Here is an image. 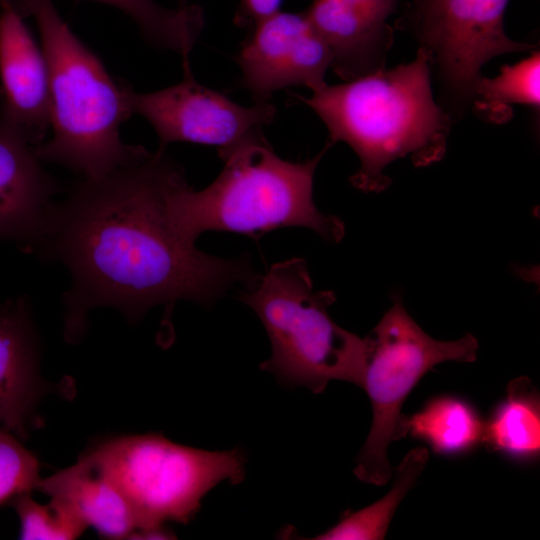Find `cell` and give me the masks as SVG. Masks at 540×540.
<instances>
[{"label":"cell","mask_w":540,"mask_h":540,"mask_svg":"<svg viewBox=\"0 0 540 540\" xmlns=\"http://www.w3.org/2000/svg\"><path fill=\"white\" fill-rule=\"evenodd\" d=\"M184 172L165 150L98 179L76 183L56 203L36 254L64 263L72 286L64 294L65 335L76 340L88 312L109 306L130 321L179 300L207 306L257 274L245 256L225 259L199 250L176 230L168 193Z\"/></svg>","instance_id":"cell-1"},{"label":"cell","mask_w":540,"mask_h":540,"mask_svg":"<svg viewBox=\"0 0 540 540\" xmlns=\"http://www.w3.org/2000/svg\"><path fill=\"white\" fill-rule=\"evenodd\" d=\"M429 66L420 48L410 63L297 96L324 123L330 144L344 142L358 156L360 167L350 178L357 189L384 190L390 183L385 169L399 158L427 166L443 157L450 118L434 100Z\"/></svg>","instance_id":"cell-2"},{"label":"cell","mask_w":540,"mask_h":540,"mask_svg":"<svg viewBox=\"0 0 540 540\" xmlns=\"http://www.w3.org/2000/svg\"><path fill=\"white\" fill-rule=\"evenodd\" d=\"M332 146L303 162L282 159L260 135L219 154L224 167L206 188L194 190L185 173L168 193L174 227L194 243L206 231H226L257 239L282 227H306L337 243L345 234L341 219L318 210L313 200L316 168Z\"/></svg>","instance_id":"cell-3"},{"label":"cell","mask_w":540,"mask_h":540,"mask_svg":"<svg viewBox=\"0 0 540 540\" xmlns=\"http://www.w3.org/2000/svg\"><path fill=\"white\" fill-rule=\"evenodd\" d=\"M38 27L50 80L52 137L38 159L98 179L142 158L148 150L125 144L120 126L132 114L131 87L117 82L73 33L51 0H13Z\"/></svg>","instance_id":"cell-4"},{"label":"cell","mask_w":540,"mask_h":540,"mask_svg":"<svg viewBox=\"0 0 540 540\" xmlns=\"http://www.w3.org/2000/svg\"><path fill=\"white\" fill-rule=\"evenodd\" d=\"M238 299L257 314L272 353L260 367L288 386L322 393L333 380L363 387L366 340L340 327L329 307L333 291H315L306 261L273 264Z\"/></svg>","instance_id":"cell-5"},{"label":"cell","mask_w":540,"mask_h":540,"mask_svg":"<svg viewBox=\"0 0 540 540\" xmlns=\"http://www.w3.org/2000/svg\"><path fill=\"white\" fill-rule=\"evenodd\" d=\"M86 455L128 502L136 531L188 523L210 490L223 481L238 484L246 472L238 448L208 451L155 433L110 438Z\"/></svg>","instance_id":"cell-6"},{"label":"cell","mask_w":540,"mask_h":540,"mask_svg":"<svg viewBox=\"0 0 540 540\" xmlns=\"http://www.w3.org/2000/svg\"><path fill=\"white\" fill-rule=\"evenodd\" d=\"M365 340L362 388L370 398L373 417L354 474L364 483L383 486L392 477L389 445L408 434L407 416L401 410L409 393L437 364L475 361L479 344L469 333L453 341L432 338L408 314L398 295Z\"/></svg>","instance_id":"cell-7"},{"label":"cell","mask_w":540,"mask_h":540,"mask_svg":"<svg viewBox=\"0 0 540 540\" xmlns=\"http://www.w3.org/2000/svg\"><path fill=\"white\" fill-rule=\"evenodd\" d=\"M510 0H418L416 30L454 105L474 101L481 69L492 58L530 51L534 46L511 39L504 28Z\"/></svg>","instance_id":"cell-8"},{"label":"cell","mask_w":540,"mask_h":540,"mask_svg":"<svg viewBox=\"0 0 540 540\" xmlns=\"http://www.w3.org/2000/svg\"><path fill=\"white\" fill-rule=\"evenodd\" d=\"M132 114L154 128L158 150L175 142L215 146L218 155L263 135L276 108L270 102L242 106L223 92L195 81L191 71L177 84L148 93L130 92Z\"/></svg>","instance_id":"cell-9"},{"label":"cell","mask_w":540,"mask_h":540,"mask_svg":"<svg viewBox=\"0 0 540 540\" xmlns=\"http://www.w3.org/2000/svg\"><path fill=\"white\" fill-rule=\"evenodd\" d=\"M235 60L241 70L240 87L255 103L269 102L284 88H324L331 66L330 51L304 12H278L252 25Z\"/></svg>","instance_id":"cell-10"},{"label":"cell","mask_w":540,"mask_h":540,"mask_svg":"<svg viewBox=\"0 0 540 540\" xmlns=\"http://www.w3.org/2000/svg\"><path fill=\"white\" fill-rule=\"evenodd\" d=\"M0 123L34 148L50 127L46 57L13 0H0Z\"/></svg>","instance_id":"cell-11"},{"label":"cell","mask_w":540,"mask_h":540,"mask_svg":"<svg viewBox=\"0 0 540 540\" xmlns=\"http://www.w3.org/2000/svg\"><path fill=\"white\" fill-rule=\"evenodd\" d=\"M34 146L0 123V241L35 253L48 229L58 184Z\"/></svg>","instance_id":"cell-12"},{"label":"cell","mask_w":540,"mask_h":540,"mask_svg":"<svg viewBox=\"0 0 540 540\" xmlns=\"http://www.w3.org/2000/svg\"><path fill=\"white\" fill-rule=\"evenodd\" d=\"M43 392L30 304L19 297L0 307V427L25 436Z\"/></svg>","instance_id":"cell-13"},{"label":"cell","mask_w":540,"mask_h":540,"mask_svg":"<svg viewBox=\"0 0 540 540\" xmlns=\"http://www.w3.org/2000/svg\"><path fill=\"white\" fill-rule=\"evenodd\" d=\"M331 54V68L345 81L384 68L392 29L346 0H313L304 11Z\"/></svg>","instance_id":"cell-14"},{"label":"cell","mask_w":540,"mask_h":540,"mask_svg":"<svg viewBox=\"0 0 540 540\" xmlns=\"http://www.w3.org/2000/svg\"><path fill=\"white\" fill-rule=\"evenodd\" d=\"M37 490L64 504L104 538L130 539L137 530L128 502L86 453L73 465L41 478Z\"/></svg>","instance_id":"cell-15"},{"label":"cell","mask_w":540,"mask_h":540,"mask_svg":"<svg viewBox=\"0 0 540 540\" xmlns=\"http://www.w3.org/2000/svg\"><path fill=\"white\" fill-rule=\"evenodd\" d=\"M482 443L492 451L519 460L540 452V397L526 376L511 380L504 399L484 421Z\"/></svg>","instance_id":"cell-16"},{"label":"cell","mask_w":540,"mask_h":540,"mask_svg":"<svg viewBox=\"0 0 540 540\" xmlns=\"http://www.w3.org/2000/svg\"><path fill=\"white\" fill-rule=\"evenodd\" d=\"M407 431L437 454H461L482 443L484 421L467 401L455 396L430 400L406 417Z\"/></svg>","instance_id":"cell-17"},{"label":"cell","mask_w":540,"mask_h":540,"mask_svg":"<svg viewBox=\"0 0 540 540\" xmlns=\"http://www.w3.org/2000/svg\"><path fill=\"white\" fill-rule=\"evenodd\" d=\"M428 459L429 450L426 447L419 446L411 449L395 467L392 488L385 496L361 510L345 514L336 525L312 539H384L397 507L416 484Z\"/></svg>","instance_id":"cell-18"},{"label":"cell","mask_w":540,"mask_h":540,"mask_svg":"<svg viewBox=\"0 0 540 540\" xmlns=\"http://www.w3.org/2000/svg\"><path fill=\"white\" fill-rule=\"evenodd\" d=\"M114 6L136 22L146 40L159 48L178 53L183 70L189 69V56L201 34L205 19L197 5L165 8L154 0H93Z\"/></svg>","instance_id":"cell-19"},{"label":"cell","mask_w":540,"mask_h":540,"mask_svg":"<svg viewBox=\"0 0 540 540\" xmlns=\"http://www.w3.org/2000/svg\"><path fill=\"white\" fill-rule=\"evenodd\" d=\"M540 55L534 52L514 65L502 67L494 78L481 77L475 87L474 101L479 110L493 111L509 104L539 107Z\"/></svg>","instance_id":"cell-20"},{"label":"cell","mask_w":540,"mask_h":540,"mask_svg":"<svg viewBox=\"0 0 540 540\" xmlns=\"http://www.w3.org/2000/svg\"><path fill=\"white\" fill-rule=\"evenodd\" d=\"M49 499L48 503L43 504L34 500L31 493H24L9 503L19 519L20 539L73 540L87 529L68 507Z\"/></svg>","instance_id":"cell-21"},{"label":"cell","mask_w":540,"mask_h":540,"mask_svg":"<svg viewBox=\"0 0 540 540\" xmlns=\"http://www.w3.org/2000/svg\"><path fill=\"white\" fill-rule=\"evenodd\" d=\"M40 479L35 455L15 434L0 427V505L37 490Z\"/></svg>","instance_id":"cell-22"},{"label":"cell","mask_w":540,"mask_h":540,"mask_svg":"<svg viewBox=\"0 0 540 540\" xmlns=\"http://www.w3.org/2000/svg\"><path fill=\"white\" fill-rule=\"evenodd\" d=\"M283 0H240L235 16L237 25H254L260 20L281 10Z\"/></svg>","instance_id":"cell-23"},{"label":"cell","mask_w":540,"mask_h":540,"mask_svg":"<svg viewBox=\"0 0 540 540\" xmlns=\"http://www.w3.org/2000/svg\"><path fill=\"white\" fill-rule=\"evenodd\" d=\"M357 6L371 17L381 22H387L388 18L396 10L399 0H346Z\"/></svg>","instance_id":"cell-24"},{"label":"cell","mask_w":540,"mask_h":540,"mask_svg":"<svg viewBox=\"0 0 540 540\" xmlns=\"http://www.w3.org/2000/svg\"><path fill=\"white\" fill-rule=\"evenodd\" d=\"M175 535L165 525L135 531L130 539H173Z\"/></svg>","instance_id":"cell-25"},{"label":"cell","mask_w":540,"mask_h":540,"mask_svg":"<svg viewBox=\"0 0 540 540\" xmlns=\"http://www.w3.org/2000/svg\"><path fill=\"white\" fill-rule=\"evenodd\" d=\"M187 1H188V0H178L179 6H185V5H188Z\"/></svg>","instance_id":"cell-26"}]
</instances>
